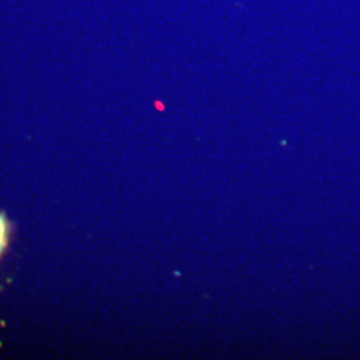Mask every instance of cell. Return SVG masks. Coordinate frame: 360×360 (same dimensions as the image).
Returning a JSON list of instances; mask_svg holds the SVG:
<instances>
[{"label":"cell","mask_w":360,"mask_h":360,"mask_svg":"<svg viewBox=\"0 0 360 360\" xmlns=\"http://www.w3.org/2000/svg\"><path fill=\"white\" fill-rule=\"evenodd\" d=\"M6 240H7V224H6V220L0 217V252L6 245Z\"/></svg>","instance_id":"1"}]
</instances>
